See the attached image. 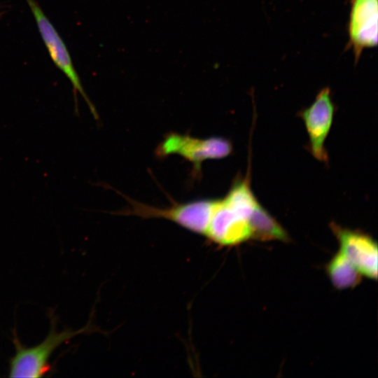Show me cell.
I'll return each mask as SVG.
<instances>
[{
    "label": "cell",
    "mask_w": 378,
    "mask_h": 378,
    "mask_svg": "<svg viewBox=\"0 0 378 378\" xmlns=\"http://www.w3.org/2000/svg\"><path fill=\"white\" fill-rule=\"evenodd\" d=\"M49 314L50 327L46 337L36 346L27 347L19 341L17 336L13 338L15 354L10 360L9 377H41L48 372L50 367L49 359L53 352L63 343L72 337L90 331V326L78 330L67 328L57 331L56 316L51 312Z\"/></svg>",
    "instance_id": "6da1fadb"
},
{
    "label": "cell",
    "mask_w": 378,
    "mask_h": 378,
    "mask_svg": "<svg viewBox=\"0 0 378 378\" xmlns=\"http://www.w3.org/2000/svg\"><path fill=\"white\" fill-rule=\"evenodd\" d=\"M129 202V207L120 212V214L136 216L143 218H163L204 237L210 224L218 199L195 200L176 203L164 208L132 200Z\"/></svg>",
    "instance_id": "7a4b0ae2"
},
{
    "label": "cell",
    "mask_w": 378,
    "mask_h": 378,
    "mask_svg": "<svg viewBox=\"0 0 378 378\" xmlns=\"http://www.w3.org/2000/svg\"><path fill=\"white\" fill-rule=\"evenodd\" d=\"M232 150L231 142L223 137L200 139L188 134L171 132L165 136L155 150L159 158L177 155L190 162L199 174L202 163L208 160L222 159Z\"/></svg>",
    "instance_id": "3957f363"
},
{
    "label": "cell",
    "mask_w": 378,
    "mask_h": 378,
    "mask_svg": "<svg viewBox=\"0 0 378 378\" xmlns=\"http://www.w3.org/2000/svg\"><path fill=\"white\" fill-rule=\"evenodd\" d=\"M26 1L52 61L71 82L74 91V97H76L77 92L80 93L87 103L94 118L97 119L98 115L95 107L83 88L64 41L37 1L36 0Z\"/></svg>",
    "instance_id": "277c9868"
},
{
    "label": "cell",
    "mask_w": 378,
    "mask_h": 378,
    "mask_svg": "<svg viewBox=\"0 0 378 378\" xmlns=\"http://www.w3.org/2000/svg\"><path fill=\"white\" fill-rule=\"evenodd\" d=\"M347 26L349 41L356 63L363 50L377 46L378 41V0H351Z\"/></svg>",
    "instance_id": "5b68a950"
},
{
    "label": "cell",
    "mask_w": 378,
    "mask_h": 378,
    "mask_svg": "<svg viewBox=\"0 0 378 378\" xmlns=\"http://www.w3.org/2000/svg\"><path fill=\"white\" fill-rule=\"evenodd\" d=\"M334 111L330 90L325 88L318 93L313 103L300 112L309 136L311 153L321 162L328 161L324 144L332 126Z\"/></svg>",
    "instance_id": "8992f818"
},
{
    "label": "cell",
    "mask_w": 378,
    "mask_h": 378,
    "mask_svg": "<svg viewBox=\"0 0 378 378\" xmlns=\"http://www.w3.org/2000/svg\"><path fill=\"white\" fill-rule=\"evenodd\" d=\"M204 237L214 244L232 246L251 238V232L248 219L234 209L223 197L218 199Z\"/></svg>",
    "instance_id": "52a82bcc"
},
{
    "label": "cell",
    "mask_w": 378,
    "mask_h": 378,
    "mask_svg": "<svg viewBox=\"0 0 378 378\" xmlns=\"http://www.w3.org/2000/svg\"><path fill=\"white\" fill-rule=\"evenodd\" d=\"M340 244V251L359 272L370 279L377 278V245L368 235L332 225Z\"/></svg>",
    "instance_id": "ba28073f"
},
{
    "label": "cell",
    "mask_w": 378,
    "mask_h": 378,
    "mask_svg": "<svg viewBox=\"0 0 378 378\" xmlns=\"http://www.w3.org/2000/svg\"><path fill=\"white\" fill-rule=\"evenodd\" d=\"M251 238L286 241L288 235L283 227L258 204L248 217Z\"/></svg>",
    "instance_id": "9c48e42d"
},
{
    "label": "cell",
    "mask_w": 378,
    "mask_h": 378,
    "mask_svg": "<svg viewBox=\"0 0 378 378\" xmlns=\"http://www.w3.org/2000/svg\"><path fill=\"white\" fill-rule=\"evenodd\" d=\"M328 275L337 289H347L356 286L362 274L340 252L336 253L327 265Z\"/></svg>",
    "instance_id": "30bf717a"
},
{
    "label": "cell",
    "mask_w": 378,
    "mask_h": 378,
    "mask_svg": "<svg viewBox=\"0 0 378 378\" xmlns=\"http://www.w3.org/2000/svg\"><path fill=\"white\" fill-rule=\"evenodd\" d=\"M224 199L248 220L249 216L259 204L246 179L234 182Z\"/></svg>",
    "instance_id": "8fae6325"
}]
</instances>
